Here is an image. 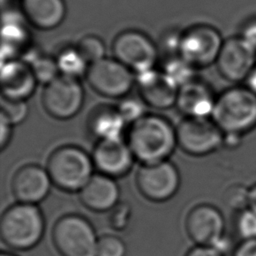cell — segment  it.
Wrapping results in <instances>:
<instances>
[{
  "label": "cell",
  "instance_id": "6da1fadb",
  "mask_svg": "<svg viewBox=\"0 0 256 256\" xmlns=\"http://www.w3.org/2000/svg\"><path fill=\"white\" fill-rule=\"evenodd\" d=\"M127 143L141 165L160 163L178 146L176 128L165 117L146 114L130 125Z\"/></svg>",
  "mask_w": 256,
  "mask_h": 256
},
{
  "label": "cell",
  "instance_id": "7a4b0ae2",
  "mask_svg": "<svg viewBox=\"0 0 256 256\" xmlns=\"http://www.w3.org/2000/svg\"><path fill=\"white\" fill-rule=\"evenodd\" d=\"M223 133L244 136L256 128V94L234 85L217 95L211 116Z\"/></svg>",
  "mask_w": 256,
  "mask_h": 256
},
{
  "label": "cell",
  "instance_id": "3957f363",
  "mask_svg": "<svg viewBox=\"0 0 256 256\" xmlns=\"http://www.w3.org/2000/svg\"><path fill=\"white\" fill-rule=\"evenodd\" d=\"M45 219L36 204L17 202L2 214L0 234L3 242L15 250H29L42 239Z\"/></svg>",
  "mask_w": 256,
  "mask_h": 256
},
{
  "label": "cell",
  "instance_id": "277c9868",
  "mask_svg": "<svg viewBox=\"0 0 256 256\" xmlns=\"http://www.w3.org/2000/svg\"><path fill=\"white\" fill-rule=\"evenodd\" d=\"M94 168L92 156L85 150L64 145L50 154L46 169L56 187L66 192H80L94 175Z\"/></svg>",
  "mask_w": 256,
  "mask_h": 256
},
{
  "label": "cell",
  "instance_id": "5b68a950",
  "mask_svg": "<svg viewBox=\"0 0 256 256\" xmlns=\"http://www.w3.org/2000/svg\"><path fill=\"white\" fill-rule=\"evenodd\" d=\"M52 239L62 256H97L99 237L91 222L81 215L68 214L58 219Z\"/></svg>",
  "mask_w": 256,
  "mask_h": 256
},
{
  "label": "cell",
  "instance_id": "8992f818",
  "mask_svg": "<svg viewBox=\"0 0 256 256\" xmlns=\"http://www.w3.org/2000/svg\"><path fill=\"white\" fill-rule=\"evenodd\" d=\"M221 33L209 24H195L180 33L179 56L196 69L216 63L223 45Z\"/></svg>",
  "mask_w": 256,
  "mask_h": 256
},
{
  "label": "cell",
  "instance_id": "52a82bcc",
  "mask_svg": "<svg viewBox=\"0 0 256 256\" xmlns=\"http://www.w3.org/2000/svg\"><path fill=\"white\" fill-rule=\"evenodd\" d=\"M176 133L178 146L192 156H206L223 147V132L212 118L185 117Z\"/></svg>",
  "mask_w": 256,
  "mask_h": 256
},
{
  "label": "cell",
  "instance_id": "ba28073f",
  "mask_svg": "<svg viewBox=\"0 0 256 256\" xmlns=\"http://www.w3.org/2000/svg\"><path fill=\"white\" fill-rule=\"evenodd\" d=\"M114 58L133 73L154 68L158 59V48L143 32L127 29L116 35L112 43Z\"/></svg>",
  "mask_w": 256,
  "mask_h": 256
},
{
  "label": "cell",
  "instance_id": "9c48e42d",
  "mask_svg": "<svg viewBox=\"0 0 256 256\" xmlns=\"http://www.w3.org/2000/svg\"><path fill=\"white\" fill-rule=\"evenodd\" d=\"M86 79L98 94L119 99L127 96L135 83L134 73L114 57H105L91 64Z\"/></svg>",
  "mask_w": 256,
  "mask_h": 256
},
{
  "label": "cell",
  "instance_id": "30bf717a",
  "mask_svg": "<svg viewBox=\"0 0 256 256\" xmlns=\"http://www.w3.org/2000/svg\"><path fill=\"white\" fill-rule=\"evenodd\" d=\"M84 98V89L78 79L60 75L45 86L42 104L51 117L58 120H68L81 110Z\"/></svg>",
  "mask_w": 256,
  "mask_h": 256
},
{
  "label": "cell",
  "instance_id": "8fae6325",
  "mask_svg": "<svg viewBox=\"0 0 256 256\" xmlns=\"http://www.w3.org/2000/svg\"><path fill=\"white\" fill-rule=\"evenodd\" d=\"M215 65L228 82L244 83L256 66V48L240 35L229 37L224 40Z\"/></svg>",
  "mask_w": 256,
  "mask_h": 256
},
{
  "label": "cell",
  "instance_id": "7c38bea8",
  "mask_svg": "<svg viewBox=\"0 0 256 256\" xmlns=\"http://www.w3.org/2000/svg\"><path fill=\"white\" fill-rule=\"evenodd\" d=\"M180 181L178 168L168 160L141 165L136 176L138 190L146 199L153 202L171 199L177 193Z\"/></svg>",
  "mask_w": 256,
  "mask_h": 256
},
{
  "label": "cell",
  "instance_id": "4fadbf2b",
  "mask_svg": "<svg viewBox=\"0 0 256 256\" xmlns=\"http://www.w3.org/2000/svg\"><path fill=\"white\" fill-rule=\"evenodd\" d=\"M185 228L196 245L214 246L226 235L224 215L211 204H199L192 208L186 217Z\"/></svg>",
  "mask_w": 256,
  "mask_h": 256
},
{
  "label": "cell",
  "instance_id": "5bb4252c",
  "mask_svg": "<svg viewBox=\"0 0 256 256\" xmlns=\"http://www.w3.org/2000/svg\"><path fill=\"white\" fill-rule=\"evenodd\" d=\"M91 156L97 171L114 179L129 173L135 161L127 141L122 138L98 141Z\"/></svg>",
  "mask_w": 256,
  "mask_h": 256
},
{
  "label": "cell",
  "instance_id": "9a60e30c",
  "mask_svg": "<svg viewBox=\"0 0 256 256\" xmlns=\"http://www.w3.org/2000/svg\"><path fill=\"white\" fill-rule=\"evenodd\" d=\"M52 184L47 169L36 164H27L15 172L11 189L17 202L37 205L48 196Z\"/></svg>",
  "mask_w": 256,
  "mask_h": 256
},
{
  "label": "cell",
  "instance_id": "2e32d148",
  "mask_svg": "<svg viewBox=\"0 0 256 256\" xmlns=\"http://www.w3.org/2000/svg\"><path fill=\"white\" fill-rule=\"evenodd\" d=\"M140 97L147 106L168 109L176 105L179 88L155 68L134 73Z\"/></svg>",
  "mask_w": 256,
  "mask_h": 256
},
{
  "label": "cell",
  "instance_id": "e0dca14e",
  "mask_svg": "<svg viewBox=\"0 0 256 256\" xmlns=\"http://www.w3.org/2000/svg\"><path fill=\"white\" fill-rule=\"evenodd\" d=\"M216 98L212 87L197 77L179 88L175 106L185 117L211 118Z\"/></svg>",
  "mask_w": 256,
  "mask_h": 256
},
{
  "label": "cell",
  "instance_id": "ac0fdd59",
  "mask_svg": "<svg viewBox=\"0 0 256 256\" xmlns=\"http://www.w3.org/2000/svg\"><path fill=\"white\" fill-rule=\"evenodd\" d=\"M37 83L31 67L23 60L11 59L2 62L1 91L3 97L26 101L33 95Z\"/></svg>",
  "mask_w": 256,
  "mask_h": 256
},
{
  "label": "cell",
  "instance_id": "d6986e66",
  "mask_svg": "<svg viewBox=\"0 0 256 256\" xmlns=\"http://www.w3.org/2000/svg\"><path fill=\"white\" fill-rule=\"evenodd\" d=\"M82 204L94 212L111 211L118 203L120 189L115 179L104 174H94L79 192Z\"/></svg>",
  "mask_w": 256,
  "mask_h": 256
},
{
  "label": "cell",
  "instance_id": "ffe728a7",
  "mask_svg": "<svg viewBox=\"0 0 256 256\" xmlns=\"http://www.w3.org/2000/svg\"><path fill=\"white\" fill-rule=\"evenodd\" d=\"M21 10L25 20L41 30L58 27L66 16L64 0H22Z\"/></svg>",
  "mask_w": 256,
  "mask_h": 256
},
{
  "label": "cell",
  "instance_id": "44dd1931",
  "mask_svg": "<svg viewBox=\"0 0 256 256\" xmlns=\"http://www.w3.org/2000/svg\"><path fill=\"white\" fill-rule=\"evenodd\" d=\"M125 125L117 107L109 105L98 106L88 119L89 131L98 141L121 139Z\"/></svg>",
  "mask_w": 256,
  "mask_h": 256
},
{
  "label": "cell",
  "instance_id": "7402d4cb",
  "mask_svg": "<svg viewBox=\"0 0 256 256\" xmlns=\"http://www.w3.org/2000/svg\"><path fill=\"white\" fill-rule=\"evenodd\" d=\"M28 32L19 18L7 13L3 16L2 28V62L20 59L28 49Z\"/></svg>",
  "mask_w": 256,
  "mask_h": 256
},
{
  "label": "cell",
  "instance_id": "603a6c76",
  "mask_svg": "<svg viewBox=\"0 0 256 256\" xmlns=\"http://www.w3.org/2000/svg\"><path fill=\"white\" fill-rule=\"evenodd\" d=\"M55 59L60 75L78 80L82 76H86L90 66L76 46L62 49Z\"/></svg>",
  "mask_w": 256,
  "mask_h": 256
},
{
  "label": "cell",
  "instance_id": "cb8c5ba5",
  "mask_svg": "<svg viewBox=\"0 0 256 256\" xmlns=\"http://www.w3.org/2000/svg\"><path fill=\"white\" fill-rule=\"evenodd\" d=\"M197 70L179 55L166 58L161 72L178 88L197 78Z\"/></svg>",
  "mask_w": 256,
  "mask_h": 256
},
{
  "label": "cell",
  "instance_id": "d4e9b609",
  "mask_svg": "<svg viewBox=\"0 0 256 256\" xmlns=\"http://www.w3.org/2000/svg\"><path fill=\"white\" fill-rule=\"evenodd\" d=\"M38 83L45 86L60 76L56 59L40 54L30 64H28Z\"/></svg>",
  "mask_w": 256,
  "mask_h": 256
},
{
  "label": "cell",
  "instance_id": "484cf974",
  "mask_svg": "<svg viewBox=\"0 0 256 256\" xmlns=\"http://www.w3.org/2000/svg\"><path fill=\"white\" fill-rule=\"evenodd\" d=\"M76 47L90 65L105 58V44L97 35L87 34L83 36L77 43Z\"/></svg>",
  "mask_w": 256,
  "mask_h": 256
},
{
  "label": "cell",
  "instance_id": "4316f807",
  "mask_svg": "<svg viewBox=\"0 0 256 256\" xmlns=\"http://www.w3.org/2000/svg\"><path fill=\"white\" fill-rule=\"evenodd\" d=\"M28 113L29 108L26 101L1 97L0 116L4 117L11 125L14 126L24 122Z\"/></svg>",
  "mask_w": 256,
  "mask_h": 256
},
{
  "label": "cell",
  "instance_id": "83f0119b",
  "mask_svg": "<svg viewBox=\"0 0 256 256\" xmlns=\"http://www.w3.org/2000/svg\"><path fill=\"white\" fill-rule=\"evenodd\" d=\"M146 103L141 97L125 96L116 106L126 124H133L146 115Z\"/></svg>",
  "mask_w": 256,
  "mask_h": 256
},
{
  "label": "cell",
  "instance_id": "f1b7e54d",
  "mask_svg": "<svg viewBox=\"0 0 256 256\" xmlns=\"http://www.w3.org/2000/svg\"><path fill=\"white\" fill-rule=\"evenodd\" d=\"M235 228L241 240L256 239V212L250 208L238 211Z\"/></svg>",
  "mask_w": 256,
  "mask_h": 256
},
{
  "label": "cell",
  "instance_id": "f546056e",
  "mask_svg": "<svg viewBox=\"0 0 256 256\" xmlns=\"http://www.w3.org/2000/svg\"><path fill=\"white\" fill-rule=\"evenodd\" d=\"M126 251V245L121 238L110 234L99 237L97 256H125Z\"/></svg>",
  "mask_w": 256,
  "mask_h": 256
},
{
  "label": "cell",
  "instance_id": "4dcf8cb0",
  "mask_svg": "<svg viewBox=\"0 0 256 256\" xmlns=\"http://www.w3.org/2000/svg\"><path fill=\"white\" fill-rule=\"evenodd\" d=\"M225 201L227 205L236 212L248 208L249 187L237 183L231 185L225 192Z\"/></svg>",
  "mask_w": 256,
  "mask_h": 256
},
{
  "label": "cell",
  "instance_id": "1f68e13d",
  "mask_svg": "<svg viewBox=\"0 0 256 256\" xmlns=\"http://www.w3.org/2000/svg\"><path fill=\"white\" fill-rule=\"evenodd\" d=\"M110 212L109 224L116 231L125 230L131 220L132 208L127 202H119Z\"/></svg>",
  "mask_w": 256,
  "mask_h": 256
},
{
  "label": "cell",
  "instance_id": "d6a6232c",
  "mask_svg": "<svg viewBox=\"0 0 256 256\" xmlns=\"http://www.w3.org/2000/svg\"><path fill=\"white\" fill-rule=\"evenodd\" d=\"M232 256H256V239L240 240L234 246Z\"/></svg>",
  "mask_w": 256,
  "mask_h": 256
},
{
  "label": "cell",
  "instance_id": "836d02e7",
  "mask_svg": "<svg viewBox=\"0 0 256 256\" xmlns=\"http://www.w3.org/2000/svg\"><path fill=\"white\" fill-rule=\"evenodd\" d=\"M240 36L256 48V18L247 20V22L242 26Z\"/></svg>",
  "mask_w": 256,
  "mask_h": 256
},
{
  "label": "cell",
  "instance_id": "e575fe53",
  "mask_svg": "<svg viewBox=\"0 0 256 256\" xmlns=\"http://www.w3.org/2000/svg\"><path fill=\"white\" fill-rule=\"evenodd\" d=\"M0 129H1L0 147H1V149H4L9 144V142L11 140L13 125H11L4 117L0 116Z\"/></svg>",
  "mask_w": 256,
  "mask_h": 256
},
{
  "label": "cell",
  "instance_id": "d590c367",
  "mask_svg": "<svg viewBox=\"0 0 256 256\" xmlns=\"http://www.w3.org/2000/svg\"><path fill=\"white\" fill-rule=\"evenodd\" d=\"M186 256H224V255L212 246L196 245L195 247H193L187 252Z\"/></svg>",
  "mask_w": 256,
  "mask_h": 256
},
{
  "label": "cell",
  "instance_id": "8d00e7d4",
  "mask_svg": "<svg viewBox=\"0 0 256 256\" xmlns=\"http://www.w3.org/2000/svg\"><path fill=\"white\" fill-rule=\"evenodd\" d=\"M243 136L237 135V134H231V133H223V147L228 149H234L237 148L240 143Z\"/></svg>",
  "mask_w": 256,
  "mask_h": 256
},
{
  "label": "cell",
  "instance_id": "74e56055",
  "mask_svg": "<svg viewBox=\"0 0 256 256\" xmlns=\"http://www.w3.org/2000/svg\"><path fill=\"white\" fill-rule=\"evenodd\" d=\"M244 85L251 90L253 93L256 94V66L252 69V71L247 76L246 80L244 81Z\"/></svg>",
  "mask_w": 256,
  "mask_h": 256
},
{
  "label": "cell",
  "instance_id": "f35d334b",
  "mask_svg": "<svg viewBox=\"0 0 256 256\" xmlns=\"http://www.w3.org/2000/svg\"><path fill=\"white\" fill-rule=\"evenodd\" d=\"M248 208L256 212V183L249 186V197H248Z\"/></svg>",
  "mask_w": 256,
  "mask_h": 256
},
{
  "label": "cell",
  "instance_id": "ab89813d",
  "mask_svg": "<svg viewBox=\"0 0 256 256\" xmlns=\"http://www.w3.org/2000/svg\"><path fill=\"white\" fill-rule=\"evenodd\" d=\"M0 256H15V255H13V254H11V253H6V252H2Z\"/></svg>",
  "mask_w": 256,
  "mask_h": 256
}]
</instances>
